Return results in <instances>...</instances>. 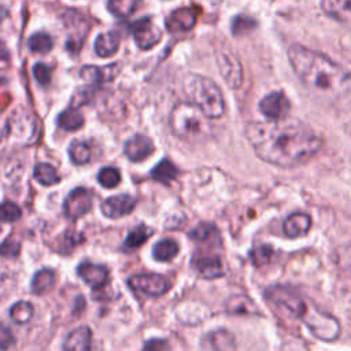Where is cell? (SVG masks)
I'll return each instance as SVG.
<instances>
[{
	"instance_id": "cell-1",
	"label": "cell",
	"mask_w": 351,
	"mask_h": 351,
	"mask_svg": "<svg viewBox=\"0 0 351 351\" xmlns=\"http://www.w3.org/2000/svg\"><path fill=\"white\" fill-rule=\"evenodd\" d=\"M245 136L262 160L280 167L304 163L322 145V138L298 119L252 122L247 126Z\"/></svg>"
},
{
	"instance_id": "cell-2",
	"label": "cell",
	"mask_w": 351,
	"mask_h": 351,
	"mask_svg": "<svg viewBox=\"0 0 351 351\" xmlns=\"http://www.w3.org/2000/svg\"><path fill=\"white\" fill-rule=\"evenodd\" d=\"M288 59L300 82L314 97L330 103L351 99V74L328 56L292 45Z\"/></svg>"
},
{
	"instance_id": "cell-3",
	"label": "cell",
	"mask_w": 351,
	"mask_h": 351,
	"mask_svg": "<svg viewBox=\"0 0 351 351\" xmlns=\"http://www.w3.org/2000/svg\"><path fill=\"white\" fill-rule=\"evenodd\" d=\"M265 295L280 311L302 321L317 339L333 341L339 337V321L330 314L319 310L313 302L303 298L299 292L288 287L274 285L267 288Z\"/></svg>"
},
{
	"instance_id": "cell-4",
	"label": "cell",
	"mask_w": 351,
	"mask_h": 351,
	"mask_svg": "<svg viewBox=\"0 0 351 351\" xmlns=\"http://www.w3.org/2000/svg\"><path fill=\"white\" fill-rule=\"evenodd\" d=\"M195 104L178 103L170 114V129L178 137L189 143H199L211 134V123Z\"/></svg>"
},
{
	"instance_id": "cell-5",
	"label": "cell",
	"mask_w": 351,
	"mask_h": 351,
	"mask_svg": "<svg viewBox=\"0 0 351 351\" xmlns=\"http://www.w3.org/2000/svg\"><path fill=\"white\" fill-rule=\"evenodd\" d=\"M184 92L186 97L195 104L207 118L214 119L222 117L225 103L221 89L214 81L202 75H188L184 80Z\"/></svg>"
},
{
	"instance_id": "cell-6",
	"label": "cell",
	"mask_w": 351,
	"mask_h": 351,
	"mask_svg": "<svg viewBox=\"0 0 351 351\" xmlns=\"http://www.w3.org/2000/svg\"><path fill=\"white\" fill-rule=\"evenodd\" d=\"M37 134L36 118L25 108H16L7 121V136L15 144H32Z\"/></svg>"
},
{
	"instance_id": "cell-7",
	"label": "cell",
	"mask_w": 351,
	"mask_h": 351,
	"mask_svg": "<svg viewBox=\"0 0 351 351\" xmlns=\"http://www.w3.org/2000/svg\"><path fill=\"white\" fill-rule=\"evenodd\" d=\"M199 248L195 251L192 256L193 269L204 278L214 280L222 277L225 274L222 259L218 254L213 252V250L219 248L222 245L218 244H197Z\"/></svg>"
},
{
	"instance_id": "cell-8",
	"label": "cell",
	"mask_w": 351,
	"mask_h": 351,
	"mask_svg": "<svg viewBox=\"0 0 351 351\" xmlns=\"http://www.w3.org/2000/svg\"><path fill=\"white\" fill-rule=\"evenodd\" d=\"M133 291L148 296H160L170 289V282L166 277L156 273H143L134 274L128 281Z\"/></svg>"
},
{
	"instance_id": "cell-9",
	"label": "cell",
	"mask_w": 351,
	"mask_h": 351,
	"mask_svg": "<svg viewBox=\"0 0 351 351\" xmlns=\"http://www.w3.org/2000/svg\"><path fill=\"white\" fill-rule=\"evenodd\" d=\"M92 208V193L85 188L73 189L64 200L63 210L67 218L77 219L84 217Z\"/></svg>"
},
{
	"instance_id": "cell-10",
	"label": "cell",
	"mask_w": 351,
	"mask_h": 351,
	"mask_svg": "<svg viewBox=\"0 0 351 351\" xmlns=\"http://www.w3.org/2000/svg\"><path fill=\"white\" fill-rule=\"evenodd\" d=\"M133 38L138 48L149 49L156 45L162 37L160 29L156 27L149 18H141L130 26Z\"/></svg>"
},
{
	"instance_id": "cell-11",
	"label": "cell",
	"mask_w": 351,
	"mask_h": 351,
	"mask_svg": "<svg viewBox=\"0 0 351 351\" xmlns=\"http://www.w3.org/2000/svg\"><path fill=\"white\" fill-rule=\"evenodd\" d=\"M217 63L225 82L232 89L239 88L243 82V69L240 66V62L232 53L226 51H219L217 53Z\"/></svg>"
},
{
	"instance_id": "cell-12",
	"label": "cell",
	"mask_w": 351,
	"mask_h": 351,
	"mask_svg": "<svg viewBox=\"0 0 351 351\" xmlns=\"http://www.w3.org/2000/svg\"><path fill=\"white\" fill-rule=\"evenodd\" d=\"M291 108L289 100L282 92H273L265 96L259 103L261 112L270 121L282 119L288 115Z\"/></svg>"
},
{
	"instance_id": "cell-13",
	"label": "cell",
	"mask_w": 351,
	"mask_h": 351,
	"mask_svg": "<svg viewBox=\"0 0 351 351\" xmlns=\"http://www.w3.org/2000/svg\"><path fill=\"white\" fill-rule=\"evenodd\" d=\"M197 16H199V10L196 8H192V7L177 8L166 18V27L171 33L188 32L195 26Z\"/></svg>"
},
{
	"instance_id": "cell-14",
	"label": "cell",
	"mask_w": 351,
	"mask_h": 351,
	"mask_svg": "<svg viewBox=\"0 0 351 351\" xmlns=\"http://www.w3.org/2000/svg\"><path fill=\"white\" fill-rule=\"evenodd\" d=\"M77 274L84 280L85 284L90 285L95 292L103 289L108 281V269L106 266L95 265L90 262H82L77 267Z\"/></svg>"
},
{
	"instance_id": "cell-15",
	"label": "cell",
	"mask_w": 351,
	"mask_h": 351,
	"mask_svg": "<svg viewBox=\"0 0 351 351\" xmlns=\"http://www.w3.org/2000/svg\"><path fill=\"white\" fill-rule=\"evenodd\" d=\"M136 199L130 195H117L101 203V213L108 218H121L133 211Z\"/></svg>"
},
{
	"instance_id": "cell-16",
	"label": "cell",
	"mask_w": 351,
	"mask_h": 351,
	"mask_svg": "<svg viewBox=\"0 0 351 351\" xmlns=\"http://www.w3.org/2000/svg\"><path fill=\"white\" fill-rule=\"evenodd\" d=\"M154 152V144L151 138L144 134H134L125 144V155L132 162H141Z\"/></svg>"
},
{
	"instance_id": "cell-17",
	"label": "cell",
	"mask_w": 351,
	"mask_h": 351,
	"mask_svg": "<svg viewBox=\"0 0 351 351\" xmlns=\"http://www.w3.org/2000/svg\"><path fill=\"white\" fill-rule=\"evenodd\" d=\"M311 228V218L303 213H295L289 215L282 223V232L285 236L296 239L306 234Z\"/></svg>"
},
{
	"instance_id": "cell-18",
	"label": "cell",
	"mask_w": 351,
	"mask_h": 351,
	"mask_svg": "<svg viewBox=\"0 0 351 351\" xmlns=\"http://www.w3.org/2000/svg\"><path fill=\"white\" fill-rule=\"evenodd\" d=\"M92 333L86 326L73 329L63 344V351H89L90 350Z\"/></svg>"
},
{
	"instance_id": "cell-19",
	"label": "cell",
	"mask_w": 351,
	"mask_h": 351,
	"mask_svg": "<svg viewBox=\"0 0 351 351\" xmlns=\"http://www.w3.org/2000/svg\"><path fill=\"white\" fill-rule=\"evenodd\" d=\"M119 71L118 64H108L106 67H96V66H85L81 70V77L88 81V82H103V81H108L111 78H114L117 75V73Z\"/></svg>"
},
{
	"instance_id": "cell-20",
	"label": "cell",
	"mask_w": 351,
	"mask_h": 351,
	"mask_svg": "<svg viewBox=\"0 0 351 351\" xmlns=\"http://www.w3.org/2000/svg\"><path fill=\"white\" fill-rule=\"evenodd\" d=\"M325 14L341 21L351 22V0H321Z\"/></svg>"
},
{
	"instance_id": "cell-21",
	"label": "cell",
	"mask_w": 351,
	"mask_h": 351,
	"mask_svg": "<svg viewBox=\"0 0 351 351\" xmlns=\"http://www.w3.org/2000/svg\"><path fill=\"white\" fill-rule=\"evenodd\" d=\"M206 343L214 351H233L236 347L234 336L229 330H225V329H218V330L210 332L206 337Z\"/></svg>"
},
{
	"instance_id": "cell-22",
	"label": "cell",
	"mask_w": 351,
	"mask_h": 351,
	"mask_svg": "<svg viewBox=\"0 0 351 351\" xmlns=\"http://www.w3.org/2000/svg\"><path fill=\"white\" fill-rule=\"evenodd\" d=\"M118 48H119V34L117 32L101 33L95 41V52L101 58L114 55L118 51Z\"/></svg>"
},
{
	"instance_id": "cell-23",
	"label": "cell",
	"mask_w": 351,
	"mask_h": 351,
	"mask_svg": "<svg viewBox=\"0 0 351 351\" xmlns=\"http://www.w3.org/2000/svg\"><path fill=\"white\" fill-rule=\"evenodd\" d=\"M191 239L197 244H218L222 245L221 234L217 226L211 223H200L191 232Z\"/></svg>"
},
{
	"instance_id": "cell-24",
	"label": "cell",
	"mask_w": 351,
	"mask_h": 351,
	"mask_svg": "<svg viewBox=\"0 0 351 351\" xmlns=\"http://www.w3.org/2000/svg\"><path fill=\"white\" fill-rule=\"evenodd\" d=\"M53 285H55V271L51 269H41L33 276L30 288L33 293L43 295L51 291Z\"/></svg>"
},
{
	"instance_id": "cell-25",
	"label": "cell",
	"mask_w": 351,
	"mask_h": 351,
	"mask_svg": "<svg viewBox=\"0 0 351 351\" xmlns=\"http://www.w3.org/2000/svg\"><path fill=\"white\" fill-rule=\"evenodd\" d=\"M226 310L230 314H243V315L259 313V308L255 306V303L244 295L232 296L226 303Z\"/></svg>"
},
{
	"instance_id": "cell-26",
	"label": "cell",
	"mask_w": 351,
	"mask_h": 351,
	"mask_svg": "<svg viewBox=\"0 0 351 351\" xmlns=\"http://www.w3.org/2000/svg\"><path fill=\"white\" fill-rule=\"evenodd\" d=\"M178 176V169L176 167V165L169 160V159H162L152 170H151V177L155 181L159 182H170L173 180H176Z\"/></svg>"
},
{
	"instance_id": "cell-27",
	"label": "cell",
	"mask_w": 351,
	"mask_h": 351,
	"mask_svg": "<svg viewBox=\"0 0 351 351\" xmlns=\"http://www.w3.org/2000/svg\"><path fill=\"white\" fill-rule=\"evenodd\" d=\"M178 251H180V248H178L177 241H174L171 239H163L154 245L152 255L159 262H169L178 254Z\"/></svg>"
},
{
	"instance_id": "cell-28",
	"label": "cell",
	"mask_w": 351,
	"mask_h": 351,
	"mask_svg": "<svg viewBox=\"0 0 351 351\" xmlns=\"http://www.w3.org/2000/svg\"><path fill=\"white\" fill-rule=\"evenodd\" d=\"M56 122H58L59 128L73 132V130L80 129L84 125V117L75 108H67L59 114Z\"/></svg>"
},
{
	"instance_id": "cell-29",
	"label": "cell",
	"mask_w": 351,
	"mask_h": 351,
	"mask_svg": "<svg viewBox=\"0 0 351 351\" xmlns=\"http://www.w3.org/2000/svg\"><path fill=\"white\" fill-rule=\"evenodd\" d=\"M140 3L141 0H108L107 7L117 18H128L137 10Z\"/></svg>"
},
{
	"instance_id": "cell-30",
	"label": "cell",
	"mask_w": 351,
	"mask_h": 351,
	"mask_svg": "<svg viewBox=\"0 0 351 351\" xmlns=\"http://www.w3.org/2000/svg\"><path fill=\"white\" fill-rule=\"evenodd\" d=\"M33 176L34 178L41 184V185H53L56 182L60 181V177L58 174V171L55 170V167L49 163H38L36 167H34V171H33Z\"/></svg>"
},
{
	"instance_id": "cell-31",
	"label": "cell",
	"mask_w": 351,
	"mask_h": 351,
	"mask_svg": "<svg viewBox=\"0 0 351 351\" xmlns=\"http://www.w3.org/2000/svg\"><path fill=\"white\" fill-rule=\"evenodd\" d=\"M152 230L149 228H147L145 225H138L136 226L133 230L129 232L126 240H125V247L129 250H136L140 245H143L151 236Z\"/></svg>"
},
{
	"instance_id": "cell-32",
	"label": "cell",
	"mask_w": 351,
	"mask_h": 351,
	"mask_svg": "<svg viewBox=\"0 0 351 351\" xmlns=\"http://www.w3.org/2000/svg\"><path fill=\"white\" fill-rule=\"evenodd\" d=\"M273 255H274V250L271 248V245L259 244V245H255L250 251V261L252 262L254 266L262 267V266L267 265L271 261Z\"/></svg>"
},
{
	"instance_id": "cell-33",
	"label": "cell",
	"mask_w": 351,
	"mask_h": 351,
	"mask_svg": "<svg viewBox=\"0 0 351 351\" xmlns=\"http://www.w3.org/2000/svg\"><path fill=\"white\" fill-rule=\"evenodd\" d=\"M33 306L29 303V302H25V300H21V302H16L11 308H10V317L14 322L22 325V324H26L32 319L33 317Z\"/></svg>"
},
{
	"instance_id": "cell-34",
	"label": "cell",
	"mask_w": 351,
	"mask_h": 351,
	"mask_svg": "<svg viewBox=\"0 0 351 351\" xmlns=\"http://www.w3.org/2000/svg\"><path fill=\"white\" fill-rule=\"evenodd\" d=\"M27 45H29L30 51H33L36 53H47L52 49L53 41L49 34L38 32V33H34L33 36H30Z\"/></svg>"
},
{
	"instance_id": "cell-35",
	"label": "cell",
	"mask_w": 351,
	"mask_h": 351,
	"mask_svg": "<svg viewBox=\"0 0 351 351\" xmlns=\"http://www.w3.org/2000/svg\"><path fill=\"white\" fill-rule=\"evenodd\" d=\"M69 155L73 163L84 165L90 158V148L85 141L74 140L69 147Z\"/></svg>"
},
{
	"instance_id": "cell-36",
	"label": "cell",
	"mask_w": 351,
	"mask_h": 351,
	"mask_svg": "<svg viewBox=\"0 0 351 351\" xmlns=\"http://www.w3.org/2000/svg\"><path fill=\"white\" fill-rule=\"evenodd\" d=\"M97 181L104 188H115L121 181V173L115 167H103L97 174Z\"/></svg>"
},
{
	"instance_id": "cell-37",
	"label": "cell",
	"mask_w": 351,
	"mask_h": 351,
	"mask_svg": "<svg viewBox=\"0 0 351 351\" xmlns=\"http://www.w3.org/2000/svg\"><path fill=\"white\" fill-rule=\"evenodd\" d=\"M21 208L12 202H4L0 204V222H15L21 218Z\"/></svg>"
},
{
	"instance_id": "cell-38",
	"label": "cell",
	"mask_w": 351,
	"mask_h": 351,
	"mask_svg": "<svg viewBox=\"0 0 351 351\" xmlns=\"http://www.w3.org/2000/svg\"><path fill=\"white\" fill-rule=\"evenodd\" d=\"M255 27V21L248 18V16H244V15H240L237 18L233 19L232 22V32L233 34L236 36H240V34H245L248 33L250 30H252Z\"/></svg>"
},
{
	"instance_id": "cell-39",
	"label": "cell",
	"mask_w": 351,
	"mask_h": 351,
	"mask_svg": "<svg viewBox=\"0 0 351 351\" xmlns=\"http://www.w3.org/2000/svg\"><path fill=\"white\" fill-rule=\"evenodd\" d=\"M51 73H52L51 67L48 64H45V63H36L33 66V75L37 80V82L41 84V85L49 84Z\"/></svg>"
},
{
	"instance_id": "cell-40",
	"label": "cell",
	"mask_w": 351,
	"mask_h": 351,
	"mask_svg": "<svg viewBox=\"0 0 351 351\" xmlns=\"http://www.w3.org/2000/svg\"><path fill=\"white\" fill-rule=\"evenodd\" d=\"M14 343L12 332L3 324H0V350H7Z\"/></svg>"
},
{
	"instance_id": "cell-41",
	"label": "cell",
	"mask_w": 351,
	"mask_h": 351,
	"mask_svg": "<svg viewBox=\"0 0 351 351\" xmlns=\"http://www.w3.org/2000/svg\"><path fill=\"white\" fill-rule=\"evenodd\" d=\"M169 344L163 339H152L145 343L143 351H167Z\"/></svg>"
},
{
	"instance_id": "cell-42",
	"label": "cell",
	"mask_w": 351,
	"mask_h": 351,
	"mask_svg": "<svg viewBox=\"0 0 351 351\" xmlns=\"http://www.w3.org/2000/svg\"><path fill=\"white\" fill-rule=\"evenodd\" d=\"M10 59V52L4 43L0 40V60H8Z\"/></svg>"
},
{
	"instance_id": "cell-43",
	"label": "cell",
	"mask_w": 351,
	"mask_h": 351,
	"mask_svg": "<svg viewBox=\"0 0 351 351\" xmlns=\"http://www.w3.org/2000/svg\"><path fill=\"white\" fill-rule=\"evenodd\" d=\"M5 16H7V10H5L4 7H1V5H0V22H1Z\"/></svg>"
},
{
	"instance_id": "cell-44",
	"label": "cell",
	"mask_w": 351,
	"mask_h": 351,
	"mask_svg": "<svg viewBox=\"0 0 351 351\" xmlns=\"http://www.w3.org/2000/svg\"><path fill=\"white\" fill-rule=\"evenodd\" d=\"M0 138H1V136H0Z\"/></svg>"
}]
</instances>
